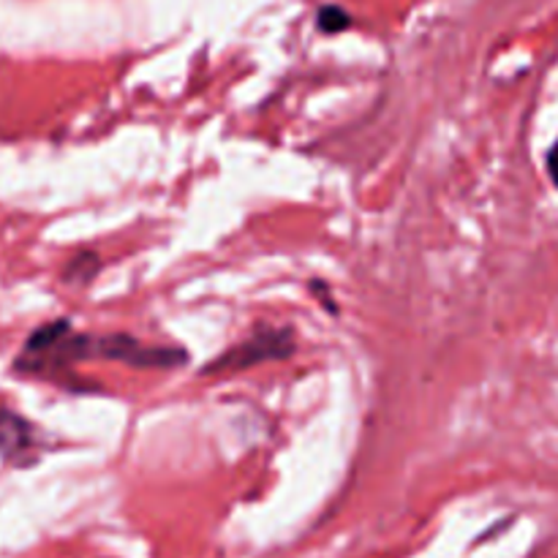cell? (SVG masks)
Wrapping results in <instances>:
<instances>
[{"mask_svg": "<svg viewBox=\"0 0 558 558\" xmlns=\"http://www.w3.org/2000/svg\"><path fill=\"white\" fill-rule=\"evenodd\" d=\"M82 360H109L142 371H174L189 363V352L180 347L145 343L129 332H109V336L76 332L69 319H54L27 336L22 352L11 363V371L27 379L71 387V368Z\"/></svg>", "mask_w": 558, "mask_h": 558, "instance_id": "obj_1", "label": "cell"}, {"mask_svg": "<svg viewBox=\"0 0 558 558\" xmlns=\"http://www.w3.org/2000/svg\"><path fill=\"white\" fill-rule=\"evenodd\" d=\"M41 458V430L14 409L0 407V461L27 469Z\"/></svg>", "mask_w": 558, "mask_h": 558, "instance_id": "obj_3", "label": "cell"}, {"mask_svg": "<svg viewBox=\"0 0 558 558\" xmlns=\"http://www.w3.org/2000/svg\"><path fill=\"white\" fill-rule=\"evenodd\" d=\"M294 349H298V343H294L292 327L259 325L245 341L234 343L221 357L207 363L202 374H240V371H248L254 365L292 357Z\"/></svg>", "mask_w": 558, "mask_h": 558, "instance_id": "obj_2", "label": "cell"}, {"mask_svg": "<svg viewBox=\"0 0 558 558\" xmlns=\"http://www.w3.org/2000/svg\"><path fill=\"white\" fill-rule=\"evenodd\" d=\"M316 25H319V31L327 33V36H336V33L347 31V27L352 25V16H349L341 5H325V9H319V14H316Z\"/></svg>", "mask_w": 558, "mask_h": 558, "instance_id": "obj_5", "label": "cell"}, {"mask_svg": "<svg viewBox=\"0 0 558 558\" xmlns=\"http://www.w3.org/2000/svg\"><path fill=\"white\" fill-rule=\"evenodd\" d=\"M325 287H327V283H319V281H314V283H311V289H314V292H319V300H322V292H325ZM325 305H327V308H330L332 311V314H336V305H332V300L330 298H327V294H325Z\"/></svg>", "mask_w": 558, "mask_h": 558, "instance_id": "obj_7", "label": "cell"}, {"mask_svg": "<svg viewBox=\"0 0 558 558\" xmlns=\"http://www.w3.org/2000/svg\"><path fill=\"white\" fill-rule=\"evenodd\" d=\"M98 270H101V259H98L96 254H80L74 256V259L65 265L63 270V281L65 283H90L93 278L98 276Z\"/></svg>", "mask_w": 558, "mask_h": 558, "instance_id": "obj_4", "label": "cell"}, {"mask_svg": "<svg viewBox=\"0 0 558 558\" xmlns=\"http://www.w3.org/2000/svg\"><path fill=\"white\" fill-rule=\"evenodd\" d=\"M548 172H550V180H554L556 189H558V140H556V145L550 147V153H548Z\"/></svg>", "mask_w": 558, "mask_h": 558, "instance_id": "obj_6", "label": "cell"}]
</instances>
